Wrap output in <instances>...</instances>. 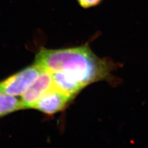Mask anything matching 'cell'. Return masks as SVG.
I'll return each instance as SVG.
<instances>
[{
    "instance_id": "obj_3",
    "label": "cell",
    "mask_w": 148,
    "mask_h": 148,
    "mask_svg": "<svg viewBox=\"0 0 148 148\" xmlns=\"http://www.w3.org/2000/svg\"><path fill=\"white\" fill-rule=\"evenodd\" d=\"M75 97L54 87L48 91L32 106L48 115H53L62 111Z\"/></svg>"
},
{
    "instance_id": "obj_1",
    "label": "cell",
    "mask_w": 148,
    "mask_h": 148,
    "mask_svg": "<svg viewBox=\"0 0 148 148\" xmlns=\"http://www.w3.org/2000/svg\"><path fill=\"white\" fill-rule=\"evenodd\" d=\"M34 64L55 73L62 89L77 95L88 85L111 79L113 64L96 56L87 45L62 49L42 48Z\"/></svg>"
},
{
    "instance_id": "obj_6",
    "label": "cell",
    "mask_w": 148,
    "mask_h": 148,
    "mask_svg": "<svg viewBox=\"0 0 148 148\" xmlns=\"http://www.w3.org/2000/svg\"><path fill=\"white\" fill-rule=\"evenodd\" d=\"M81 8L87 10L99 5L103 0H76Z\"/></svg>"
},
{
    "instance_id": "obj_5",
    "label": "cell",
    "mask_w": 148,
    "mask_h": 148,
    "mask_svg": "<svg viewBox=\"0 0 148 148\" xmlns=\"http://www.w3.org/2000/svg\"><path fill=\"white\" fill-rule=\"evenodd\" d=\"M23 109L21 99L0 92V118Z\"/></svg>"
},
{
    "instance_id": "obj_4",
    "label": "cell",
    "mask_w": 148,
    "mask_h": 148,
    "mask_svg": "<svg viewBox=\"0 0 148 148\" xmlns=\"http://www.w3.org/2000/svg\"><path fill=\"white\" fill-rule=\"evenodd\" d=\"M53 87L52 74L43 69L37 79L21 95V101L23 109H32L37 101Z\"/></svg>"
},
{
    "instance_id": "obj_2",
    "label": "cell",
    "mask_w": 148,
    "mask_h": 148,
    "mask_svg": "<svg viewBox=\"0 0 148 148\" xmlns=\"http://www.w3.org/2000/svg\"><path fill=\"white\" fill-rule=\"evenodd\" d=\"M43 69L35 64L0 81V92L17 97L22 95L35 81Z\"/></svg>"
}]
</instances>
